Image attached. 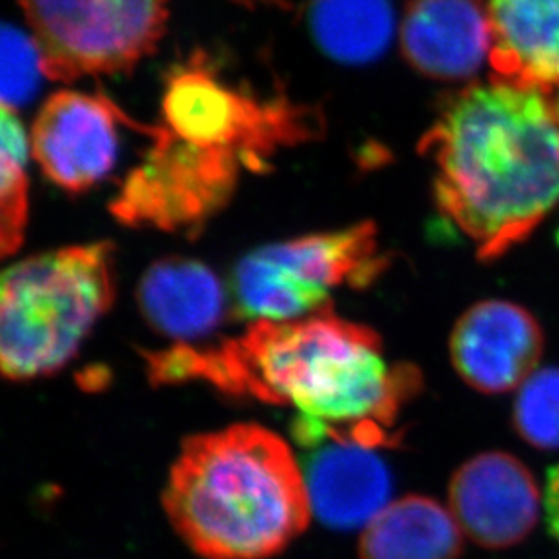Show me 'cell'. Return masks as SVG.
<instances>
[{
  "label": "cell",
  "mask_w": 559,
  "mask_h": 559,
  "mask_svg": "<svg viewBox=\"0 0 559 559\" xmlns=\"http://www.w3.org/2000/svg\"><path fill=\"white\" fill-rule=\"evenodd\" d=\"M143 357L154 384L203 380L228 395L296 407L294 435L308 448L391 443L388 431L420 388L413 366L385 362L373 330L332 308L299 321H253L216 348L176 344Z\"/></svg>",
  "instance_id": "1"
},
{
  "label": "cell",
  "mask_w": 559,
  "mask_h": 559,
  "mask_svg": "<svg viewBox=\"0 0 559 559\" xmlns=\"http://www.w3.org/2000/svg\"><path fill=\"white\" fill-rule=\"evenodd\" d=\"M433 158L438 211L495 261L523 243L559 203L555 98L491 79L442 102L420 140Z\"/></svg>",
  "instance_id": "2"
},
{
  "label": "cell",
  "mask_w": 559,
  "mask_h": 559,
  "mask_svg": "<svg viewBox=\"0 0 559 559\" xmlns=\"http://www.w3.org/2000/svg\"><path fill=\"white\" fill-rule=\"evenodd\" d=\"M164 507L176 533L205 559L280 555L313 512L288 443L258 424L187 438Z\"/></svg>",
  "instance_id": "3"
},
{
  "label": "cell",
  "mask_w": 559,
  "mask_h": 559,
  "mask_svg": "<svg viewBox=\"0 0 559 559\" xmlns=\"http://www.w3.org/2000/svg\"><path fill=\"white\" fill-rule=\"evenodd\" d=\"M112 247L80 245L38 253L5 270L0 286V366L33 380L73 359L115 301Z\"/></svg>",
  "instance_id": "4"
},
{
  "label": "cell",
  "mask_w": 559,
  "mask_h": 559,
  "mask_svg": "<svg viewBox=\"0 0 559 559\" xmlns=\"http://www.w3.org/2000/svg\"><path fill=\"white\" fill-rule=\"evenodd\" d=\"M377 227L359 223L253 250L234 272V297L253 321L288 322L330 307V292L365 288L384 270Z\"/></svg>",
  "instance_id": "5"
},
{
  "label": "cell",
  "mask_w": 559,
  "mask_h": 559,
  "mask_svg": "<svg viewBox=\"0 0 559 559\" xmlns=\"http://www.w3.org/2000/svg\"><path fill=\"white\" fill-rule=\"evenodd\" d=\"M145 134L153 145L111 203L112 216L129 227L200 233L230 201L245 170H264L243 151L183 142L164 123Z\"/></svg>",
  "instance_id": "6"
},
{
  "label": "cell",
  "mask_w": 559,
  "mask_h": 559,
  "mask_svg": "<svg viewBox=\"0 0 559 559\" xmlns=\"http://www.w3.org/2000/svg\"><path fill=\"white\" fill-rule=\"evenodd\" d=\"M164 126L183 142L238 148L269 167L286 147L319 136L322 115L286 96L259 100L225 84L203 57L170 73L165 85Z\"/></svg>",
  "instance_id": "7"
},
{
  "label": "cell",
  "mask_w": 559,
  "mask_h": 559,
  "mask_svg": "<svg viewBox=\"0 0 559 559\" xmlns=\"http://www.w3.org/2000/svg\"><path fill=\"white\" fill-rule=\"evenodd\" d=\"M170 0H19L44 73L71 82L127 73L164 37Z\"/></svg>",
  "instance_id": "8"
},
{
  "label": "cell",
  "mask_w": 559,
  "mask_h": 559,
  "mask_svg": "<svg viewBox=\"0 0 559 559\" xmlns=\"http://www.w3.org/2000/svg\"><path fill=\"white\" fill-rule=\"evenodd\" d=\"M131 120L107 96L60 91L33 123V158L55 186L69 192L91 189L115 167L118 126Z\"/></svg>",
  "instance_id": "9"
},
{
  "label": "cell",
  "mask_w": 559,
  "mask_h": 559,
  "mask_svg": "<svg viewBox=\"0 0 559 559\" xmlns=\"http://www.w3.org/2000/svg\"><path fill=\"white\" fill-rule=\"evenodd\" d=\"M544 497L523 462L503 453L476 454L449 481V511L464 536L484 549H511L533 533Z\"/></svg>",
  "instance_id": "10"
},
{
  "label": "cell",
  "mask_w": 559,
  "mask_h": 559,
  "mask_svg": "<svg viewBox=\"0 0 559 559\" xmlns=\"http://www.w3.org/2000/svg\"><path fill=\"white\" fill-rule=\"evenodd\" d=\"M544 330L536 317L509 301L476 302L454 324L449 355L473 390L501 395L538 371Z\"/></svg>",
  "instance_id": "11"
},
{
  "label": "cell",
  "mask_w": 559,
  "mask_h": 559,
  "mask_svg": "<svg viewBox=\"0 0 559 559\" xmlns=\"http://www.w3.org/2000/svg\"><path fill=\"white\" fill-rule=\"evenodd\" d=\"M401 46L418 73L469 79L491 55L486 0H412L402 21Z\"/></svg>",
  "instance_id": "12"
},
{
  "label": "cell",
  "mask_w": 559,
  "mask_h": 559,
  "mask_svg": "<svg viewBox=\"0 0 559 559\" xmlns=\"http://www.w3.org/2000/svg\"><path fill=\"white\" fill-rule=\"evenodd\" d=\"M486 5L492 79L559 98V0H486Z\"/></svg>",
  "instance_id": "13"
},
{
  "label": "cell",
  "mask_w": 559,
  "mask_h": 559,
  "mask_svg": "<svg viewBox=\"0 0 559 559\" xmlns=\"http://www.w3.org/2000/svg\"><path fill=\"white\" fill-rule=\"evenodd\" d=\"M311 511L335 528L368 525L390 497V471L359 443L333 442L321 448L307 465Z\"/></svg>",
  "instance_id": "14"
},
{
  "label": "cell",
  "mask_w": 559,
  "mask_h": 559,
  "mask_svg": "<svg viewBox=\"0 0 559 559\" xmlns=\"http://www.w3.org/2000/svg\"><path fill=\"white\" fill-rule=\"evenodd\" d=\"M138 305L165 337L187 341L214 332L225 317V290L209 266L187 258L154 263L138 285Z\"/></svg>",
  "instance_id": "15"
},
{
  "label": "cell",
  "mask_w": 559,
  "mask_h": 559,
  "mask_svg": "<svg viewBox=\"0 0 559 559\" xmlns=\"http://www.w3.org/2000/svg\"><path fill=\"white\" fill-rule=\"evenodd\" d=\"M462 528L453 514L428 497L391 501L365 527L360 559H460Z\"/></svg>",
  "instance_id": "16"
},
{
  "label": "cell",
  "mask_w": 559,
  "mask_h": 559,
  "mask_svg": "<svg viewBox=\"0 0 559 559\" xmlns=\"http://www.w3.org/2000/svg\"><path fill=\"white\" fill-rule=\"evenodd\" d=\"M308 26L322 53L360 66L390 48L395 11L390 0H310Z\"/></svg>",
  "instance_id": "17"
},
{
  "label": "cell",
  "mask_w": 559,
  "mask_h": 559,
  "mask_svg": "<svg viewBox=\"0 0 559 559\" xmlns=\"http://www.w3.org/2000/svg\"><path fill=\"white\" fill-rule=\"evenodd\" d=\"M0 247L2 255L21 249L26 233L32 140L15 111L2 107L0 122Z\"/></svg>",
  "instance_id": "18"
},
{
  "label": "cell",
  "mask_w": 559,
  "mask_h": 559,
  "mask_svg": "<svg viewBox=\"0 0 559 559\" xmlns=\"http://www.w3.org/2000/svg\"><path fill=\"white\" fill-rule=\"evenodd\" d=\"M512 426L528 445L542 451H558L559 368L538 370L518 388Z\"/></svg>",
  "instance_id": "19"
},
{
  "label": "cell",
  "mask_w": 559,
  "mask_h": 559,
  "mask_svg": "<svg viewBox=\"0 0 559 559\" xmlns=\"http://www.w3.org/2000/svg\"><path fill=\"white\" fill-rule=\"evenodd\" d=\"M44 73L43 53L33 35L5 24L2 27V93L4 109L15 111L38 90Z\"/></svg>",
  "instance_id": "20"
},
{
  "label": "cell",
  "mask_w": 559,
  "mask_h": 559,
  "mask_svg": "<svg viewBox=\"0 0 559 559\" xmlns=\"http://www.w3.org/2000/svg\"><path fill=\"white\" fill-rule=\"evenodd\" d=\"M544 511L552 536L559 542V465L549 469L544 491Z\"/></svg>",
  "instance_id": "21"
},
{
  "label": "cell",
  "mask_w": 559,
  "mask_h": 559,
  "mask_svg": "<svg viewBox=\"0 0 559 559\" xmlns=\"http://www.w3.org/2000/svg\"><path fill=\"white\" fill-rule=\"evenodd\" d=\"M236 4L245 5V8H259V5H266V8H281V10H288L290 8V0H233Z\"/></svg>",
  "instance_id": "22"
},
{
  "label": "cell",
  "mask_w": 559,
  "mask_h": 559,
  "mask_svg": "<svg viewBox=\"0 0 559 559\" xmlns=\"http://www.w3.org/2000/svg\"><path fill=\"white\" fill-rule=\"evenodd\" d=\"M556 106H558L559 109V98H556Z\"/></svg>",
  "instance_id": "23"
}]
</instances>
